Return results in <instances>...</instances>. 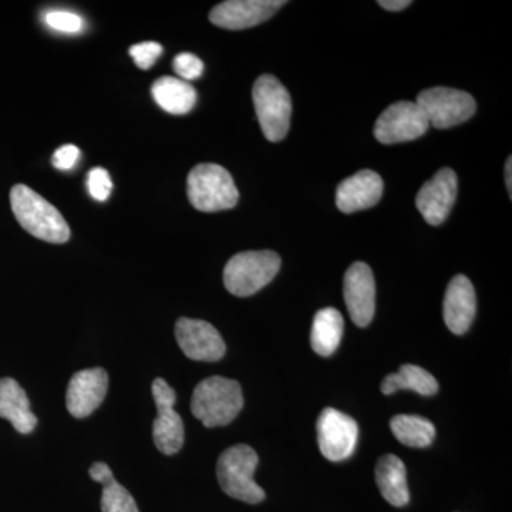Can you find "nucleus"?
Here are the masks:
<instances>
[{
  "instance_id": "2",
  "label": "nucleus",
  "mask_w": 512,
  "mask_h": 512,
  "mask_svg": "<svg viewBox=\"0 0 512 512\" xmlns=\"http://www.w3.org/2000/svg\"><path fill=\"white\" fill-rule=\"evenodd\" d=\"M244 407V394L237 380L212 376L202 380L191 399V412L208 429L227 426Z\"/></svg>"
},
{
  "instance_id": "27",
  "label": "nucleus",
  "mask_w": 512,
  "mask_h": 512,
  "mask_svg": "<svg viewBox=\"0 0 512 512\" xmlns=\"http://www.w3.org/2000/svg\"><path fill=\"white\" fill-rule=\"evenodd\" d=\"M173 69L184 82H190V80L201 77L202 72H204V63H202L200 57L185 52L175 56Z\"/></svg>"
},
{
  "instance_id": "4",
  "label": "nucleus",
  "mask_w": 512,
  "mask_h": 512,
  "mask_svg": "<svg viewBox=\"0 0 512 512\" xmlns=\"http://www.w3.org/2000/svg\"><path fill=\"white\" fill-rule=\"evenodd\" d=\"M187 194L192 207L201 212L231 210L239 200L234 178L218 164H198L192 168Z\"/></svg>"
},
{
  "instance_id": "25",
  "label": "nucleus",
  "mask_w": 512,
  "mask_h": 512,
  "mask_svg": "<svg viewBox=\"0 0 512 512\" xmlns=\"http://www.w3.org/2000/svg\"><path fill=\"white\" fill-rule=\"evenodd\" d=\"M43 19H45L46 25L50 29L60 33H69V35L82 32L84 28L82 16L76 15V13L70 12V10H47Z\"/></svg>"
},
{
  "instance_id": "26",
  "label": "nucleus",
  "mask_w": 512,
  "mask_h": 512,
  "mask_svg": "<svg viewBox=\"0 0 512 512\" xmlns=\"http://www.w3.org/2000/svg\"><path fill=\"white\" fill-rule=\"evenodd\" d=\"M87 188L90 195L97 201L109 200L111 191H113V181H111L109 171L104 168H93L87 177Z\"/></svg>"
},
{
  "instance_id": "8",
  "label": "nucleus",
  "mask_w": 512,
  "mask_h": 512,
  "mask_svg": "<svg viewBox=\"0 0 512 512\" xmlns=\"http://www.w3.org/2000/svg\"><path fill=\"white\" fill-rule=\"evenodd\" d=\"M153 397L157 406V417L153 424V439L158 450L165 456H174L184 446V423L175 412L177 393L164 379L153 383Z\"/></svg>"
},
{
  "instance_id": "30",
  "label": "nucleus",
  "mask_w": 512,
  "mask_h": 512,
  "mask_svg": "<svg viewBox=\"0 0 512 512\" xmlns=\"http://www.w3.org/2000/svg\"><path fill=\"white\" fill-rule=\"evenodd\" d=\"M379 5L390 12H399V10L409 8L412 2L410 0H380Z\"/></svg>"
},
{
  "instance_id": "16",
  "label": "nucleus",
  "mask_w": 512,
  "mask_h": 512,
  "mask_svg": "<svg viewBox=\"0 0 512 512\" xmlns=\"http://www.w3.org/2000/svg\"><path fill=\"white\" fill-rule=\"evenodd\" d=\"M477 311L474 286L464 275L451 279L444 296L443 316L448 330L454 335H464L470 329Z\"/></svg>"
},
{
  "instance_id": "7",
  "label": "nucleus",
  "mask_w": 512,
  "mask_h": 512,
  "mask_svg": "<svg viewBox=\"0 0 512 512\" xmlns=\"http://www.w3.org/2000/svg\"><path fill=\"white\" fill-rule=\"evenodd\" d=\"M416 103L430 126L439 130L464 123L474 116L477 109L471 94L447 87L424 90L417 96Z\"/></svg>"
},
{
  "instance_id": "18",
  "label": "nucleus",
  "mask_w": 512,
  "mask_h": 512,
  "mask_svg": "<svg viewBox=\"0 0 512 512\" xmlns=\"http://www.w3.org/2000/svg\"><path fill=\"white\" fill-rule=\"evenodd\" d=\"M0 417L9 420L20 434L35 430L37 417L30 409L28 394L16 380L0 379Z\"/></svg>"
},
{
  "instance_id": "24",
  "label": "nucleus",
  "mask_w": 512,
  "mask_h": 512,
  "mask_svg": "<svg viewBox=\"0 0 512 512\" xmlns=\"http://www.w3.org/2000/svg\"><path fill=\"white\" fill-rule=\"evenodd\" d=\"M390 429L394 437L407 447H429L436 437V427L430 420L409 414L394 416L390 421Z\"/></svg>"
},
{
  "instance_id": "31",
  "label": "nucleus",
  "mask_w": 512,
  "mask_h": 512,
  "mask_svg": "<svg viewBox=\"0 0 512 512\" xmlns=\"http://www.w3.org/2000/svg\"><path fill=\"white\" fill-rule=\"evenodd\" d=\"M512 163H511V157L508 158L507 164H505V184H507V190L508 192H512Z\"/></svg>"
},
{
  "instance_id": "14",
  "label": "nucleus",
  "mask_w": 512,
  "mask_h": 512,
  "mask_svg": "<svg viewBox=\"0 0 512 512\" xmlns=\"http://www.w3.org/2000/svg\"><path fill=\"white\" fill-rule=\"evenodd\" d=\"M109 375L101 367L84 369L70 379L67 387L66 406L76 419H84L96 412L106 399Z\"/></svg>"
},
{
  "instance_id": "29",
  "label": "nucleus",
  "mask_w": 512,
  "mask_h": 512,
  "mask_svg": "<svg viewBox=\"0 0 512 512\" xmlns=\"http://www.w3.org/2000/svg\"><path fill=\"white\" fill-rule=\"evenodd\" d=\"M79 158V148L73 146V144H66V146L60 147L53 154V165H55L57 170L69 171L77 164Z\"/></svg>"
},
{
  "instance_id": "28",
  "label": "nucleus",
  "mask_w": 512,
  "mask_h": 512,
  "mask_svg": "<svg viewBox=\"0 0 512 512\" xmlns=\"http://www.w3.org/2000/svg\"><path fill=\"white\" fill-rule=\"evenodd\" d=\"M131 57L140 69L148 70L156 64L158 57L163 55V46L157 42L138 43L130 47Z\"/></svg>"
},
{
  "instance_id": "19",
  "label": "nucleus",
  "mask_w": 512,
  "mask_h": 512,
  "mask_svg": "<svg viewBox=\"0 0 512 512\" xmlns=\"http://www.w3.org/2000/svg\"><path fill=\"white\" fill-rule=\"evenodd\" d=\"M376 481L387 503L394 507H404L409 504L410 493L407 487L406 467L399 457L386 454L380 458L376 467Z\"/></svg>"
},
{
  "instance_id": "15",
  "label": "nucleus",
  "mask_w": 512,
  "mask_h": 512,
  "mask_svg": "<svg viewBox=\"0 0 512 512\" xmlns=\"http://www.w3.org/2000/svg\"><path fill=\"white\" fill-rule=\"evenodd\" d=\"M457 197V175L443 168L421 187L416 205L427 224L437 227L447 220Z\"/></svg>"
},
{
  "instance_id": "10",
  "label": "nucleus",
  "mask_w": 512,
  "mask_h": 512,
  "mask_svg": "<svg viewBox=\"0 0 512 512\" xmlns=\"http://www.w3.org/2000/svg\"><path fill=\"white\" fill-rule=\"evenodd\" d=\"M430 124L414 101H399L383 111L375 124V137L382 144L406 143L427 133Z\"/></svg>"
},
{
  "instance_id": "13",
  "label": "nucleus",
  "mask_w": 512,
  "mask_h": 512,
  "mask_svg": "<svg viewBox=\"0 0 512 512\" xmlns=\"http://www.w3.org/2000/svg\"><path fill=\"white\" fill-rule=\"evenodd\" d=\"M345 301L350 318L359 328H366L376 311V282L365 262H356L345 274Z\"/></svg>"
},
{
  "instance_id": "17",
  "label": "nucleus",
  "mask_w": 512,
  "mask_h": 512,
  "mask_svg": "<svg viewBox=\"0 0 512 512\" xmlns=\"http://www.w3.org/2000/svg\"><path fill=\"white\" fill-rule=\"evenodd\" d=\"M383 195V180L372 170H363L342 181L336 191V205L345 214L375 207Z\"/></svg>"
},
{
  "instance_id": "5",
  "label": "nucleus",
  "mask_w": 512,
  "mask_h": 512,
  "mask_svg": "<svg viewBox=\"0 0 512 512\" xmlns=\"http://www.w3.org/2000/svg\"><path fill=\"white\" fill-rule=\"evenodd\" d=\"M252 100L266 140L272 143L284 140L292 116L291 94L284 84L271 74H262L252 89Z\"/></svg>"
},
{
  "instance_id": "9",
  "label": "nucleus",
  "mask_w": 512,
  "mask_h": 512,
  "mask_svg": "<svg viewBox=\"0 0 512 512\" xmlns=\"http://www.w3.org/2000/svg\"><path fill=\"white\" fill-rule=\"evenodd\" d=\"M316 429L320 453L329 461L339 463L355 453L359 426L348 414L329 407L320 413Z\"/></svg>"
},
{
  "instance_id": "12",
  "label": "nucleus",
  "mask_w": 512,
  "mask_h": 512,
  "mask_svg": "<svg viewBox=\"0 0 512 512\" xmlns=\"http://www.w3.org/2000/svg\"><path fill=\"white\" fill-rule=\"evenodd\" d=\"M285 5L284 0H228L211 10L210 20L222 29H249L271 19Z\"/></svg>"
},
{
  "instance_id": "23",
  "label": "nucleus",
  "mask_w": 512,
  "mask_h": 512,
  "mask_svg": "<svg viewBox=\"0 0 512 512\" xmlns=\"http://www.w3.org/2000/svg\"><path fill=\"white\" fill-rule=\"evenodd\" d=\"M380 389L387 396L396 393L397 390H413L421 396H433L439 392V383L423 367L404 365L400 367L399 372L384 377Z\"/></svg>"
},
{
  "instance_id": "3",
  "label": "nucleus",
  "mask_w": 512,
  "mask_h": 512,
  "mask_svg": "<svg viewBox=\"0 0 512 512\" xmlns=\"http://www.w3.org/2000/svg\"><path fill=\"white\" fill-rule=\"evenodd\" d=\"M258 463V454L247 444H238L225 450L217 464L218 483L222 491L247 504L262 503L265 491L254 480Z\"/></svg>"
},
{
  "instance_id": "21",
  "label": "nucleus",
  "mask_w": 512,
  "mask_h": 512,
  "mask_svg": "<svg viewBox=\"0 0 512 512\" xmlns=\"http://www.w3.org/2000/svg\"><path fill=\"white\" fill-rule=\"evenodd\" d=\"M90 477L103 485L101 512H140L136 500L113 476L111 468L104 463H94L89 470Z\"/></svg>"
},
{
  "instance_id": "1",
  "label": "nucleus",
  "mask_w": 512,
  "mask_h": 512,
  "mask_svg": "<svg viewBox=\"0 0 512 512\" xmlns=\"http://www.w3.org/2000/svg\"><path fill=\"white\" fill-rule=\"evenodd\" d=\"M10 205L23 229L50 244L69 241L70 228L63 215L42 195L26 185H15L10 191Z\"/></svg>"
},
{
  "instance_id": "20",
  "label": "nucleus",
  "mask_w": 512,
  "mask_h": 512,
  "mask_svg": "<svg viewBox=\"0 0 512 512\" xmlns=\"http://www.w3.org/2000/svg\"><path fill=\"white\" fill-rule=\"evenodd\" d=\"M158 106L167 113L183 116L197 104V92L190 83L175 77H161L151 87Z\"/></svg>"
},
{
  "instance_id": "22",
  "label": "nucleus",
  "mask_w": 512,
  "mask_h": 512,
  "mask_svg": "<svg viewBox=\"0 0 512 512\" xmlns=\"http://www.w3.org/2000/svg\"><path fill=\"white\" fill-rule=\"evenodd\" d=\"M345 320L335 308H325L316 313L313 319L311 343L319 356L329 357L339 348Z\"/></svg>"
},
{
  "instance_id": "11",
  "label": "nucleus",
  "mask_w": 512,
  "mask_h": 512,
  "mask_svg": "<svg viewBox=\"0 0 512 512\" xmlns=\"http://www.w3.org/2000/svg\"><path fill=\"white\" fill-rule=\"evenodd\" d=\"M175 338L184 355L198 362H217L227 352L220 332L205 320L178 319Z\"/></svg>"
},
{
  "instance_id": "6",
  "label": "nucleus",
  "mask_w": 512,
  "mask_h": 512,
  "mask_svg": "<svg viewBox=\"0 0 512 512\" xmlns=\"http://www.w3.org/2000/svg\"><path fill=\"white\" fill-rule=\"evenodd\" d=\"M281 268V258L274 251H247L232 256L224 269V284L232 295L239 298L255 295Z\"/></svg>"
}]
</instances>
